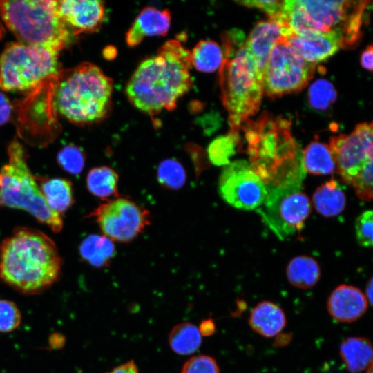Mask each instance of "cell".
I'll list each match as a JSON object with an SVG mask.
<instances>
[{
	"instance_id": "1",
	"label": "cell",
	"mask_w": 373,
	"mask_h": 373,
	"mask_svg": "<svg viewBox=\"0 0 373 373\" xmlns=\"http://www.w3.org/2000/svg\"><path fill=\"white\" fill-rule=\"evenodd\" d=\"M191 66V52L179 40H169L156 55L140 64L126 85V95L133 106L151 117L172 111L192 88Z\"/></svg>"
},
{
	"instance_id": "46",
	"label": "cell",
	"mask_w": 373,
	"mask_h": 373,
	"mask_svg": "<svg viewBox=\"0 0 373 373\" xmlns=\"http://www.w3.org/2000/svg\"><path fill=\"white\" fill-rule=\"evenodd\" d=\"M2 27L0 26V38L2 36Z\"/></svg>"
},
{
	"instance_id": "32",
	"label": "cell",
	"mask_w": 373,
	"mask_h": 373,
	"mask_svg": "<svg viewBox=\"0 0 373 373\" xmlns=\"http://www.w3.org/2000/svg\"><path fill=\"white\" fill-rule=\"evenodd\" d=\"M157 171L159 183L166 188L180 189L186 182L185 170L176 160L167 159L162 161Z\"/></svg>"
},
{
	"instance_id": "31",
	"label": "cell",
	"mask_w": 373,
	"mask_h": 373,
	"mask_svg": "<svg viewBox=\"0 0 373 373\" xmlns=\"http://www.w3.org/2000/svg\"><path fill=\"white\" fill-rule=\"evenodd\" d=\"M307 99L312 108L325 111L335 102L336 92L331 82L320 79L314 82L309 87Z\"/></svg>"
},
{
	"instance_id": "26",
	"label": "cell",
	"mask_w": 373,
	"mask_h": 373,
	"mask_svg": "<svg viewBox=\"0 0 373 373\" xmlns=\"http://www.w3.org/2000/svg\"><path fill=\"white\" fill-rule=\"evenodd\" d=\"M81 257L95 267L107 266L115 254V247L112 241L105 236L89 235L79 245Z\"/></svg>"
},
{
	"instance_id": "38",
	"label": "cell",
	"mask_w": 373,
	"mask_h": 373,
	"mask_svg": "<svg viewBox=\"0 0 373 373\" xmlns=\"http://www.w3.org/2000/svg\"><path fill=\"white\" fill-rule=\"evenodd\" d=\"M238 4L254 8L265 12L269 19H277L280 15L283 1L278 0H244L237 1Z\"/></svg>"
},
{
	"instance_id": "17",
	"label": "cell",
	"mask_w": 373,
	"mask_h": 373,
	"mask_svg": "<svg viewBox=\"0 0 373 373\" xmlns=\"http://www.w3.org/2000/svg\"><path fill=\"white\" fill-rule=\"evenodd\" d=\"M171 21V15L169 10L144 7L126 32V44L129 47H135L146 37L166 35Z\"/></svg>"
},
{
	"instance_id": "9",
	"label": "cell",
	"mask_w": 373,
	"mask_h": 373,
	"mask_svg": "<svg viewBox=\"0 0 373 373\" xmlns=\"http://www.w3.org/2000/svg\"><path fill=\"white\" fill-rule=\"evenodd\" d=\"M59 53L20 42L8 44L0 55V89L33 90L60 71Z\"/></svg>"
},
{
	"instance_id": "13",
	"label": "cell",
	"mask_w": 373,
	"mask_h": 373,
	"mask_svg": "<svg viewBox=\"0 0 373 373\" xmlns=\"http://www.w3.org/2000/svg\"><path fill=\"white\" fill-rule=\"evenodd\" d=\"M218 191L227 204L242 210L256 209L267 193L265 184L245 160L224 166L218 180Z\"/></svg>"
},
{
	"instance_id": "6",
	"label": "cell",
	"mask_w": 373,
	"mask_h": 373,
	"mask_svg": "<svg viewBox=\"0 0 373 373\" xmlns=\"http://www.w3.org/2000/svg\"><path fill=\"white\" fill-rule=\"evenodd\" d=\"M0 16L18 42L59 52L70 32L61 19L57 1H0Z\"/></svg>"
},
{
	"instance_id": "7",
	"label": "cell",
	"mask_w": 373,
	"mask_h": 373,
	"mask_svg": "<svg viewBox=\"0 0 373 373\" xmlns=\"http://www.w3.org/2000/svg\"><path fill=\"white\" fill-rule=\"evenodd\" d=\"M8 162L0 169V207L26 211L39 222L52 231L63 227L61 215L47 205L39 186L28 164V153L23 146L13 139L8 146Z\"/></svg>"
},
{
	"instance_id": "16",
	"label": "cell",
	"mask_w": 373,
	"mask_h": 373,
	"mask_svg": "<svg viewBox=\"0 0 373 373\" xmlns=\"http://www.w3.org/2000/svg\"><path fill=\"white\" fill-rule=\"evenodd\" d=\"M368 305L364 293L359 288L343 284L336 287L329 296L327 309L334 320L349 323L364 315Z\"/></svg>"
},
{
	"instance_id": "44",
	"label": "cell",
	"mask_w": 373,
	"mask_h": 373,
	"mask_svg": "<svg viewBox=\"0 0 373 373\" xmlns=\"http://www.w3.org/2000/svg\"><path fill=\"white\" fill-rule=\"evenodd\" d=\"M104 50H105V51H107V52H111V51H112V54L111 55V56L112 57V58L113 57V55H115L113 54V50H113V48H112V49H109V50H108L105 49ZM104 57H106L107 59H109L110 55H109L108 52H107V53H104Z\"/></svg>"
},
{
	"instance_id": "8",
	"label": "cell",
	"mask_w": 373,
	"mask_h": 373,
	"mask_svg": "<svg viewBox=\"0 0 373 373\" xmlns=\"http://www.w3.org/2000/svg\"><path fill=\"white\" fill-rule=\"evenodd\" d=\"M305 172L301 166L278 183L267 186L262 204L256 209L263 222L280 240L299 233L311 212V203L303 191Z\"/></svg>"
},
{
	"instance_id": "10",
	"label": "cell",
	"mask_w": 373,
	"mask_h": 373,
	"mask_svg": "<svg viewBox=\"0 0 373 373\" xmlns=\"http://www.w3.org/2000/svg\"><path fill=\"white\" fill-rule=\"evenodd\" d=\"M320 33H334L342 48L355 46L362 37L363 16L370 1L298 0Z\"/></svg>"
},
{
	"instance_id": "29",
	"label": "cell",
	"mask_w": 373,
	"mask_h": 373,
	"mask_svg": "<svg viewBox=\"0 0 373 373\" xmlns=\"http://www.w3.org/2000/svg\"><path fill=\"white\" fill-rule=\"evenodd\" d=\"M118 180V175L113 169L101 166L89 171L86 186L93 195L100 198L117 197Z\"/></svg>"
},
{
	"instance_id": "33",
	"label": "cell",
	"mask_w": 373,
	"mask_h": 373,
	"mask_svg": "<svg viewBox=\"0 0 373 373\" xmlns=\"http://www.w3.org/2000/svg\"><path fill=\"white\" fill-rule=\"evenodd\" d=\"M58 164L65 171L72 174H79L85 165L86 155L80 147L69 144L62 147L57 153Z\"/></svg>"
},
{
	"instance_id": "14",
	"label": "cell",
	"mask_w": 373,
	"mask_h": 373,
	"mask_svg": "<svg viewBox=\"0 0 373 373\" xmlns=\"http://www.w3.org/2000/svg\"><path fill=\"white\" fill-rule=\"evenodd\" d=\"M372 123H361L349 135L329 139V147L336 168L343 181L350 184L364 165L372 161Z\"/></svg>"
},
{
	"instance_id": "4",
	"label": "cell",
	"mask_w": 373,
	"mask_h": 373,
	"mask_svg": "<svg viewBox=\"0 0 373 373\" xmlns=\"http://www.w3.org/2000/svg\"><path fill=\"white\" fill-rule=\"evenodd\" d=\"M245 35L237 28L222 33L224 59L219 68L221 100L229 114V130H237L260 108L261 75L245 48Z\"/></svg>"
},
{
	"instance_id": "12",
	"label": "cell",
	"mask_w": 373,
	"mask_h": 373,
	"mask_svg": "<svg viewBox=\"0 0 373 373\" xmlns=\"http://www.w3.org/2000/svg\"><path fill=\"white\" fill-rule=\"evenodd\" d=\"M89 216L95 218L104 236L121 242L132 240L150 224L149 211L126 198L107 200Z\"/></svg>"
},
{
	"instance_id": "40",
	"label": "cell",
	"mask_w": 373,
	"mask_h": 373,
	"mask_svg": "<svg viewBox=\"0 0 373 373\" xmlns=\"http://www.w3.org/2000/svg\"><path fill=\"white\" fill-rule=\"evenodd\" d=\"M372 57H373V48L372 45L367 46V48L363 51L361 56V66L370 70L372 71Z\"/></svg>"
},
{
	"instance_id": "45",
	"label": "cell",
	"mask_w": 373,
	"mask_h": 373,
	"mask_svg": "<svg viewBox=\"0 0 373 373\" xmlns=\"http://www.w3.org/2000/svg\"><path fill=\"white\" fill-rule=\"evenodd\" d=\"M366 373H373L372 364L367 367Z\"/></svg>"
},
{
	"instance_id": "2",
	"label": "cell",
	"mask_w": 373,
	"mask_h": 373,
	"mask_svg": "<svg viewBox=\"0 0 373 373\" xmlns=\"http://www.w3.org/2000/svg\"><path fill=\"white\" fill-rule=\"evenodd\" d=\"M62 259L53 240L32 227H15L0 245V279L25 295L42 293L58 280Z\"/></svg>"
},
{
	"instance_id": "15",
	"label": "cell",
	"mask_w": 373,
	"mask_h": 373,
	"mask_svg": "<svg viewBox=\"0 0 373 373\" xmlns=\"http://www.w3.org/2000/svg\"><path fill=\"white\" fill-rule=\"evenodd\" d=\"M57 9L61 19L73 35L98 31L105 16L104 2L99 0L57 1Z\"/></svg>"
},
{
	"instance_id": "34",
	"label": "cell",
	"mask_w": 373,
	"mask_h": 373,
	"mask_svg": "<svg viewBox=\"0 0 373 373\" xmlns=\"http://www.w3.org/2000/svg\"><path fill=\"white\" fill-rule=\"evenodd\" d=\"M372 161L367 162L352 180V185L359 199L370 202L373 196Z\"/></svg>"
},
{
	"instance_id": "41",
	"label": "cell",
	"mask_w": 373,
	"mask_h": 373,
	"mask_svg": "<svg viewBox=\"0 0 373 373\" xmlns=\"http://www.w3.org/2000/svg\"><path fill=\"white\" fill-rule=\"evenodd\" d=\"M107 373H139L138 369L133 361H128L117 366Z\"/></svg>"
},
{
	"instance_id": "28",
	"label": "cell",
	"mask_w": 373,
	"mask_h": 373,
	"mask_svg": "<svg viewBox=\"0 0 373 373\" xmlns=\"http://www.w3.org/2000/svg\"><path fill=\"white\" fill-rule=\"evenodd\" d=\"M224 59L220 45L212 40H201L191 52V66L203 73H212L220 68Z\"/></svg>"
},
{
	"instance_id": "22",
	"label": "cell",
	"mask_w": 373,
	"mask_h": 373,
	"mask_svg": "<svg viewBox=\"0 0 373 373\" xmlns=\"http://www.w3.org/2000/svg\"><path fill=\"white\" fill-rule=\"evenodd\" d=\"M39 188L48 207L62 216L74 203L73 186L67 179L38 177Z\"/></svg>"
},
{
	"instance_id": "35",
	"label": "cell",
	"mask_w": 373,
	"mask_h": 373,
	"mask_svg": "<svg viewBox=\"0 0 373 373\" xmlns=\"http://www.w3.org/2000/svg\"><path fill=\"white\" fill-rule=\"evenodd\" d=\"M21 321V312L16 304L10 300H0V332L15 330Z\"/></svg>"
},
{
	"instance_id": "42",
	"label": "cell",
	"mask_w": 373,
	"mask_h": 373,
	"mask_svg": "<svg viewBox=\"0 0 373 373\" xmlns=\"http://www.w3.org/2000/svg\"><path fill=\"white\" fill-rule=\"evenodd\" d=\"M215 327L213 321L208 319L203 321L198 329L202 336H210L214 333Z\"/></svg>"
},
{
	"instance_id": "5",
	"label": "cell",
	"mask_w": 373,
	"mask_h": 373,
	"mask_svg": "<svg viewBox=\"0 0 373 373\" xmlns=\"http://www.w3.org/2000/svg\"><path fill=\"white\" fill-rule=\"evenodd\" d=\"M52 90L55 109L75 124L100 122L111 112L113 80L92 63L60 70L53 78Z\"/></svg>"
},
{
	"instance_id": "23",
	"label": "cell",
	"mask_w": 373,
	"mask_h": 373,
	"mask_svg": "<svg viewBox=\"0 0 373 373\" xmlns=\"http://www.w3.org/2000/svg\"><path fill=\"white\" fill-rule=\"evenodd\" d=\"M312 202L321 215L325 217H334L344 210L346 197L341 184L332 178L315 190Z\"/></svg>"
},
{
	"instance_id": "21",
	"label": "cell",
	"mask_w": 373,
	"mask_h": 373,
	"mask_svg": "<svg viewBox=\"0 0 373 373\" xmlns=\"http://www.w3.org/2000/svg\"><path fill=\"white\" fill-rule=\"evenodd\" d=\"M340 356L348 372L358 373L372 364V345L365 337H349L339 347Z\"/></svg>"
},
{
	"instance_id": "37",
	"label": "cell",
	"mask_w": 373,
	"mask_h": 373,
	"mask_svg": "<svg viewBox=\"0 0 373 373\" xmlns=\"http://www.w3.org/2000/svg\"><path fill=\"white\" fill-rule=\"evenodd\" d=\"M180 373H220L216 360L210 356L198 355L189 358Z\"/></svg>"
},
{
	"instance_id": "11",
	"label": "cell",
	"mask_w": 373,
	"mask_h": 373,
	"mask_svg": "<svg viewBox=\"0 0 373 373\" xmlns=\"http://www.w3.org/2000/svg\"><path fill=\"white\" fill-rule=\"evenodd\" d=\"M314 64L304 59L283 36L272 48L261 75L265 93L271 98L298 92L312 78Z\"/></svg>"
},
{
	"instance_id": "27",
	"label": "cell",
	"mask_w": 373,
	"mask_h": 373,
	"mask_svg": "<svg viewBox=\"0 0 373 373\" xmlns=\"http://www.w3.org/2000/svg\"><path fill=\"white\" fill-rule=\"evenodd\" d=\"M202 336L198 327L190 322H184L172 328L169 334V343L175 353L189 355L200 347Z\"/></svg>"
},
{
	"instance_id": "30",
	"label": "cell",
	"mask_w": 373,
	"mask_h": 373,
	"mask_svg": "<svg viewBox=\"0 0 373 373\" xmlns=\"http://www.w3.org/2000/svg\"><path fill=\"white\" fill-rule=\"evenodd\" d=\"M237 150V139L228 133L214 139L207 149L208 157L215 166H226L230 163L231 157Z\"/></svg>"
},
{
	"instance_id": "18",
	"label": "cell",
	"mask_w": 373,
	"mask_h": 373,
	"mask_svg": "<svg viewBox=\"0 0 373 373\" xmlns=\"http://www.w3.org/2000/svg\"><path fill=\"white\" fill-rule=\"evenodd\" d=\"M284 38L304 59L314 64L331 57L341 48L332 32L293 35Z\"/></svg>"
},
{
	"instance_id": "19",
	"label": "cell",
	"mask_w": 373,
	"mask_h": 373,
	"mask_svg": "<svg viewBox=\"0 0 373 373\" xmlns=\"http://www.w3.org/2000/svg\"><path fill=\"white\" fill-rule=\"evenodd\" d=\"M282 36L280 23L269 19L257 23L245 39V48L253 57L260 75L272 48Z\"/></svg>"
},
{
	"instance_id": "20",
	"label": "cell",
	"mask_w": 373,
	"mask_h": 373,
	"mask_svg": "<svg viewBox=\"0 0 373 373\" xmlns=\"http://www.w3.org/2000/svg\"><path fill=\"white\" fill-rule=\"evenodd\" d=\"M286 316L276 303L264 300L258 303L250 313L248 323L253 331L265 338H272L286 325Z\"/></svg>"
},
{
	"instance_id": "39",
	"label": "cell",
	"mask_w": 373,
	"mask_h": 373,
	"mask_svg": "<svg viewBox=\"0 0 373 373\" xmlns=\"http://www.w3.org/2000/svg\"><path fill=\"white\" fill-rule=\"evenodd\" d=\"M12 109L13 106L8 97L0 92V126L9 121Z\"/></svg>"
},
{
	"instance_id": "36",
	"label": "cell",
	"mask_w": 373,
	"mask_h": 373,
	"mask_svg": "<svg viewBox=\"0 0 373 373\" xmlns=\"http://www.w3.org/2000/svg\"><path fill=\"white\" fill-rule=\"evenodd\" d=\"M373 213L372 210L363 212L356 220L355 232L358 243L365 247L372 245Z\"/></svg>"
},
{
	"instance_id": "25",
	"label": "cell",
	"mask_w": 373,
	"mask_h": 373,
	"mask_svg": "<svg viewBox=\"0 0 373 373\" xmlns=\"http://www.w3.org/2000/svg\"><path fill=\"white\" fill-rule=\"evenodd\" d=\"M301 163L305 172L314 175H329L336 170L329 145L319 141L311 142L302 151Z\"/></svg>"
},
{
	"instance_id": "43",
	"label": "cell",
	"mask_w": 373,
	"mask_h": 373,
	"mask_svg": "<svg viewBox=\"0 0 373 373\" xmlns=\"http://www.w3.org/2000/svg\"><path fill=\"white\" fill-rule=\"evenodd\" d=\"M372 278H370L366 285L365 292L364 294L369 305H372Z\"/></svg>"
},
{
	"instance_id": "3",
	"label": "cell",
	"mask_w": 373,
	"mask_h": 373,
	"mask_svg": "<svg viewBox=\"0 0 373 373\" xmlns=\"http://www.w3.org/2000/svg\"><path fill=\"white\" fill-rule=\"evenodd\" d=\"M238 151L249 157V164L265 185L280 182L301 166V152L292 136L291 121L265 111L256 120L244 122Z\"/></svg>"
},
{
	"instance_id": "24",
	"label": "cell",
	"mask_w": 373,
	"mask_h": 373,
	"mask_svg": "<svg viewBox=\"0 0 373 373\" xmlns=\"http://www.w3.org/2000/svg\"><path fill=\"white\" fill-rule=\"evenodd\" d=\"M289 283L301 289H310L321 278V269L317 261L311 256L302 255L292 258L286 268Z\"/></svg>"
}]
</instances>
